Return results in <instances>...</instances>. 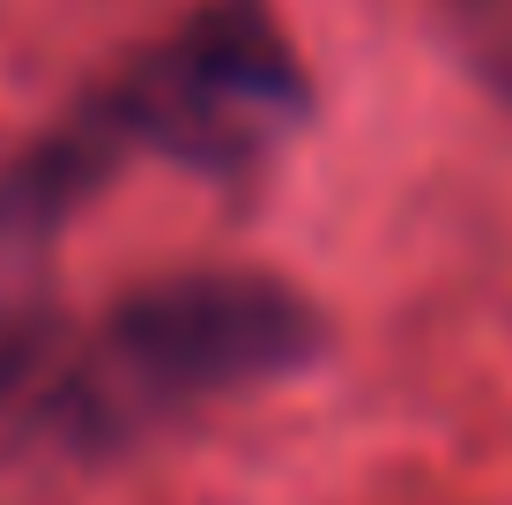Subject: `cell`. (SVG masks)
<instances>
[{
  "label": "cell",
  "instance_id": "1",
  "mask_svg": "<svg viewBox=\"0 0 512 505\" xmlns=\"http://www.w3.org/2000/svg\"><path fill=\"white\" fill-rule=\"evenodd\" d=\"M327 320L275 275H179L149 283L104 320L90 394L112 402H208L320 364Z\"/></svg>",
  "mask_w": 512,
  "mask_h": 505
},
{
  "label": "cell",
  "instance_id": "2",
  "mask_svg": "<svg viewBox=\"0 0 512 505\" xmlns=\"http://www.w3.org/2000/svg\"><path fill=\"white\" fill-rule=\"evenodd\" d=\"M305 104L312 97L282 30L253 0H216L104 104L97 127L164 149L186 171L238 179V171L275 164L282 142L305 127Z\"/></svg>",
  "mask_w": 512,
  "mask_h": 505
}]
</instances>
